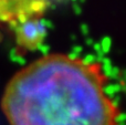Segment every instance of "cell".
<instances>
[{"label": "cell", "instance_id": "obj_1", "mask_svg": "<svg viewBox=\"0 0 126 125\" xmlns=\"http://www.w3.org/2000/svg\"><path fill=\"white\" fill-rule=\"evenodd\" d=\"M107 85L100 62L50 53L15 73L1 110L9 125H118L121 110Z\"/></svg>", "mask_w": 126, "mask_h": 125}]
</instances>
